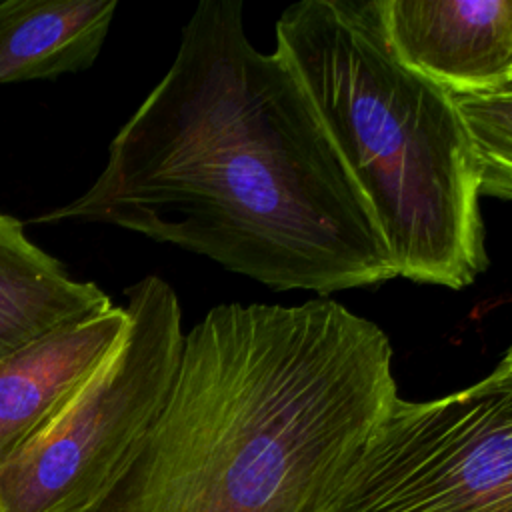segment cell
I'll return each mask as SVG.
<instances>
[{"label":"cell","mask_w":512,"mask_h":512,"mask_svg":"<svg viewBox=\"0 0 512 512\" xmlns=\"http://www.w3.org/2000/svg\"><path fill=\"white\" fill-rule=\"evenodd\" d=\"M276 52L366 196L396 274L460 290L488 266L478 166L456 96L398 60L374 0H302Z\"/></svg>","instance_id":"3"},{"label":"cell","mask_w":512,"mask_h":512,"mask_svg":"<svg viewBox=\"0 0 512 512\" xmlns=\"http://www.w3.org/2000/svg\"><path fill=\"white\" fill-rule=\"evenodd\" d=\"M490 376H512V344L508 346L504 358L500 360V364L494 368Z\"/></svg>","instance_id":"11"},{"label":"cell","mask_w":512,"mask_h":512,"mask_svg":"<svg viewBox=\"0 0 512 512\" xmlns=\"http://www.w3.org/2000/svg\"><path fill=\"white\" fill-rule=\"evenodd\" d=\"M116 8L118 0H2L0 84L92 66Z\"/></svg>","instance_id":"9"},{"label":"cell","mask_w":512,"mask_h":512,"mask_svg":"<svg viewBox=\"0 0 512 512\" xmlns=\"http://www.w3.org/2000/svg\"><path fill=\"white\" fill-rule=\"evenodd\" d=\"M114 304L94 282H78L0 212V360L36 338L106 312Z\"/></svg>","instance_id":"8"},{"label":"cell","mask_w":512,"mask_h":512,"mask_svg":"<svg viewBox=\"0 0 512 512\" xmlns=\"http://www.w3.org/2000/svg\"><path fill=\"white\" fill-rule=\"evenodd\" d=\"M240 0H204L176 58L108 146L94 184L34 218L112 224L274 290L396 278L372 208L310 96L254 48Z\"/></svg>","instance_id":"1"},{"label":"cell","mask_w":512,"mask_h":512,"mask_svg":"<svg viewBox=\"0 0 512 512\" xmlns=\"http://www.w3.org/2000/svg\"><path fill=\"white\" fill-rule=\"evenodd\" d=\"M128 324L80 390L0 464V512H80L144 440L184 344L176 292L160 276L124 290Z\"/></svg>","instance_id":"4"},{"label":"cell","mask_w":512,"mask_h":512,"mask_svg":"<svg viewBox=\"0 0 512 512\" xmlns=\"http://www.w3.org/2000/svg\"><path fill=\"white\" fill-rule=\"evenodd\" d=\"M468 128L480 194L512 200V90L456 96Z\"/></svg>","instance_id":"10"},{"label":"cell","mask_w":512,"mask_h":512,"mask_svg":"<svg viewBox=\"0 0 512 512\" xmlns=\"http://www.w3.org/2000/svg\"><path fill=\"white\" fill-rule=\"evenodd\" d=\"M326 512H512V376L396 396Z\"/></svg>","instance_id":"5"},{"label":"cell","mask_w":512,"mask_h":512,"mask_svg":"<svg viewBox=\"0 0 512 512\" xmlns=\"http://www.w3.org/2000/svg\"><path fill=\"white\" fill-rule=\"evenodd\" d=\"M402 64L454 96L512 88V0H374Z\"/></svg>","instance_id":"6"},{"label":"cell","mask_w":512,"mask_h":512,"mask_svg":"<svg viewBox=\"0 0 512 512\" xmlns=\"http://www.w3.org/2000/svg\"><path fill=\"white\" fill-rule=\"evenodd\" d=\"M124 306L60 326L0 360V464L24 448L120 340Z\"/></svg>","instance_id":"7"},{"label":"cell","mask_w":512,"mask_h":512,"mask_svg":"<svg viewBox=\"0 0 512 512\" xmlns=\"http://www.w3.org/2000/svg\"><path fill=\"white\" fill-rule=\"evenodd\" d=\"M398 396L382 328L334 300L220 304L156 422L80 512H326Z\"/></svg>","instance_id":"2"},{"label":"cell","mask_w":512,"mask_h":512,"mask_svg":"<svg viewBox=\"0 0 512 512\" xmlns=\"http://www.w3.org/2000/svg\"><path fill=\"white\" fill-rule=\"evenodd\" d=\"M510 90H512V88H510Z\"/></svg>","instance_id":"12"}]
</instances>
